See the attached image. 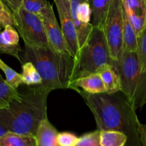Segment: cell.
<instances>
[{"label":"cell","mask_w":146,"mask_h":146,"mask_svg":"<svg viewBox=\"0 0 146 146\" xmlns=\"http://www.w3.org/2000/svg\"><path fill=\"white\" fill-rule=\"evenodd\" d=\"M7 25L17 27V21L14 13L3 0H0V29Z\"/></svg>","instance_id":"cell-22"},{"label":"cell","mask_w":146,"mask_h":146,"mask_svg":"<svg viewBox=\"0 0 146 146\" xmlns=\"http://www.w3.org/2000/svg\"><path fill=\"white\" fill-rule=\"evenodd\" d=\"M22 64L32 63L42 78L44 88L75 91L74 78L77 61L71 54L56 52L49 47H32L24 44L21 52Z\"/></svg>","instance_id":"cell-3"},{"label":"cell","mask_w":146,"mask_h":146,"mask_svg":"<svg viewBox=\"0 0 146 146\" xmlns=\"http://www.w3.org/2000/svg\"><path fill=\"white\" fill-rule=\"evenodd\" d=\"M115 68L121 79V91L135 110L143 108L146 104V71L141 70L136 51H123Z\"/></svg>","instance_id":"cell-5"},{"label":"cell","mask_w":146,"mask_h":146,"mask_svg":"<svg viewBox=\"0 0 146 146\" xmlns=\"http://www.w3.org/2000/svg\"><path fill=\"white\" fill-rule=\"evenodd\" d=\"M100 134L101 131L98 129L84 134L78 138V141L76 146H101Z\"/></svg>","instance_id":"cell-25"},{"label":"cell","mask_w":146,"mask_h":146,"mask_svg":"<svg viewBox=\"0 0 146 146\" xmlns=\"http://www.w3.org/2000/svg\"><path fill=\"white\" fill-rule=\"evenodd\" d=\"M78 141V137L71 133H58L57 136V143L59 146H76Z\"/></svg>","instance_id":"cell-28"},{"label":"cell","mask_w":146,"mask_h":146,"mask_svg":"<svg viewBox=\"0 0 146 146\" xmlns=\"http://www.w3.org/2000/svg\"><path fill=\"white\" fill-rule=\"evenodd\" d=\"M21 97L0 109V125L7 131L35 136L40 122L47 118V98L51 91L41 85L26 86Z\"/></svg>","instance_id":"cell-2"},{"label":"cell","mask_w":146,"mask_h":146,"mask_svg":"<svg viewBox=\"0 0 146 146\" xmlns=\"http://www.w3.org/2000/svg\"><path fill=\"white\" fill-rule=\"evenodd\" d=\"M76 91L80 88L90 94H101L106 92L104 81L99 73H95L79 78L75 82Z\"/></svg>","instance_id":"cell-13"},{"label":"cell","mask_w":146,"mask_h":146,"mask_svg":"<svg viewBox=\"0 0 146 146\" xmlns=\"http://www.w3.org/2000/svg\"><path fill=\"white\" fill-rule=\"evenodd\" d=\"M58 17L61 21V28L66 42L70 54L76 58L80 52V46L75 24L71 11L69 0H54Z\"/></svg>","instance_id":"cell-10"},{"label":"cell","mask_w":146,"mask_h":146,"mask_svg":"<svg viewBox=\"0 0 146 146\" xmlns=\"http://www.w3.org/2000/svg\"><path fill=\"white\" fill-rule=\"evenodd\" d=\"M123 25L122 0H112L103 29L111 56L115 61L120 59L123 51Z\"/></svg>","instance_id":"cell-7"},{"label":"cell","mask_w":146,"mask_h":146,"mask_svg":"<svg viewBox=\"0 0 146 146\" xmlns=\"http://www.w3.org/2000/svg\"><path fill=\"white\" fill-rule=\"evenodd\" d=\"M7 132H8V131H7L2 125H0V137H1V135H4V134H5Z\"/></svg>","instance_id":"cell-31"},{"label":"cell","mask_w":146,"mask_h":146,"mask_svg":"<svg viewBox=\"0 0 146 146\" xmlns=\"http://www.w3.org/2000/svg\"><path fill=\"white\" fill-rule=\"evenodd\" d=\"M0 69L4 73L6 76V81L10 86L17 89L19 86L23 85L21 74L17 73L11 67L7 65L1 59V58H0Z\"/></svg>","instance_id":"cell-21"},{"label":"cell","mask_w":146,"mask_h":146,"mask_svg":"<svg viewBox=\"0 0 146 146\" xmlns=\"http://www.w3.org/2000/svg\"><path fill=\"white\" fill-rule=\"evenodd\" d=\"M138 131H139L140 139L143 146H146V124H142L138 122Z\"/></svg>","instance_id":"cell-30"},{"label":"cell","mask_w":146,"mask_h":146,"mask_svg":"<svg viewBox=\"0 0 146 146\" xmlns=\"http://www.w3.org/2000/svg\"><path fill=\"white\" fill-rule=\"evenodd\" d=\"M128 138L123 133L116 131H101V146H125Z\"/></svg>","instance_id":"cell-18"},{"label":"cell","mask_w":146,"mask_h":146,"mask_svg":"<svg viewBox=\"0 0 146 146\" xmlns=\"http://www.w3.org/2000/svg\"><path fill=\"white\" fill-rule=\"evenodd\" d=\"M76 59L77 65L74 87L75 82L79 78L95 73H101L108 68H115L116 61L111 56L102 28L93 27L86 44L80 49Z\"/></svg>","instance_id":"cell-4"},{"label":"cell","mask_w":146,"mask_h":146,"mask_svg":"<svg viewBox=\"0 0 146 146\" xmlns=\"http://www.w3.org/2000/svg\"><path fill=\"white\" fill-rule=\"evenodd\" d=\"M99 74L104 81L106 93L113 94L121 91V79L115 68H108Z\"/></svg>","instance_id":"cell-20"},{"label":"cell","mask_w":146,"mask_h":146,"mask_svg":"<svg viewBox=\"0 0 146 146\" xmlns=\"http://www.w3.org/2000/svg\"><path fill=\"white\" fill-rule=\"evenodd\" d=\"M130 22L139 34L146 26V0H122Z\"/></svg>","instance_id":"cell-11"},{"label":"cell","mask_w":146,"mask_h":146,"mask_svg":"<svg viewBox=\"0 0 146 146\" xmlns=\"http://www.w3.org/2000/svg\"><path fill=\"white\" fill-rule=\"evenodd\" d=\"M48 3L47 0H22L21 7L27 11L39 14Z\"/></svg>","instance_id":"cell-26"},{"label":"cell","mask_w":146,"mask_h":146,"mask_svg":"<svg viewBox=\"0 0 146 146\" xmlns=\"http://www.w3.org/2000/svg\"><path fill=\"white\" fill-rule=\"evenodd\" d=\"M137 54L142 71H146V26L138 35Z\"/></svg>","instance_id":"cell-23"},{"label":"cell","mask_w":146,"mask_h":146,"mask_svg":"<svg viewBox=\"0 0 146 146\" xmlns=\"http://www.w3.org/2000/svg\"><path fill=\"white\" fill-rule=\"evenodd\" d=\"M21 48L19 45H11L8 44L2 36V31H0V54H9L17 58L21 64L22 61L21 58Z\"/></svg>","instance_id":"cell-24"},{"label":"cell","mask_w":146,"mask_h":146,"mask_svg":"<svg viewBox=\"0 0 146 146\" xmlns=\"http://www.w3.org/2000/svg\"><path fill=\"white\" fill-rule=\"evenodd\" d=\"M80 49L86 44L93 29L92 10L88 0H69Z\"/></svg>","instance_id":"cell-8"},{"label":"cell","mask_w":146,"mask_h":146,"mask_svg":"<svg viewBox=\"0 0 146 146\" xmlns=\"http://www.w3.org/2000/svg\"><path fill=\"white\" fill-rule=\"evenodd\" d=\"M0 146H36L35 136L6 133L0 137Z\"/></svg>","instance_id":"cell-16"},{"label":"cell","mask_w":146,"mask_h":146,"mask_svg":"<svg viewBox=\"0 0 146 146\" xmlns=\"http://www.w3.org/2000/svg\"><path fill=\"white\" fill-rule=\"evenodd\" d=\"M9 7L13 13H15L21 7L22 0H3Z\"/></svg>","instance_id":"cell-29"},{"label":"cell","mask_w":146,"mask_h":146,"mask_svg":"<svg viewBox=\"0 0 146 146\" xmlns=\"http://www.w3.org/2000/svg\"><path fill=\"white\" fill-rule=\"evenodd\" d=\"M2 36L8 44L11 45H19V32L14 26L7 25L2 31Z\"/></svg>","instance_id":"cell-27"},{"label":"cell","mask_w":146,"mask_h":146,"mask_svg":"<svg viewBox=\"0 0 146 146\" xmlns=\"http://www.w3.org/2000/svg\"><path fill=\"white\" fill-rule=\"evenodd\" d=\"M39 15L44 23L49 48L60 54H70L62 30L58 25L52 5L49 2L41 10Z\"/></svg>","instance_id":"cell-9"},{"label":"cell","mask_w":146,"mask_h":146,"mask_svg":"<svg viewBox=\"0 0 146 146\" xmlns=\"http://www.w3.org/2000/svg\"><path fill=\"white\" fill-rule=\"evenodd\" d=\"M58 134L48 118H44L40 122L35 135L36 146H59L57 143Z\"/></svg>","instance_id":"cell-12"},{"label":"cell","mask_w":146,"mask_h":146,"mask_svg":"<svg viewBox=\"0 0 146 146\" xmlns=\"http://www.w3.org/2000/svg\"><path fill=\"white\" fill-rule=\"evenodd\" d=\"M92 10L91 24L93 27L102 28L112 0H88Z\"/></svg>","instance_id":"cell-15"},{"label":"cell","mask_w":146,"mask_h":146,"mask_svg":"<svg viewBox=\"0 0 146 146\" xmlns=\"http://www.w3.org/2000/svg\"><path fill=\"white\" fill-rule=\"evenodd\" d=\"M123 51L135 52L138 47V34L130 22L123 7Z\"/></svg>","instance_id":"cell-14"},{"label":"cell","mask_w":146,"mask_h":146,"mask_svg":"<svg viewBox=\"0 0 146 146\" xmlns=\"http://www.w3.org/2000/svg\"><path fill=\"white\" fill-rule=\"evenodd\" d=\"M16 29L24 44L32 47H49L44 23L39 14L26 11L21 7L14 13Z\"/></svg>","instance_id":"cell-6"},{"label":"cell","mask_w":146,"mask_h":146,"mask_svg":"<svg viewBox=\"0 0 146 146\" xmlns=\"http://www.w3.org/2000/svg\"><path fill=\"white\" fill-rule=\"evenodd\" d=\"M21 76L22 83L24 86H37L42 84V78L34 64L30 61L21 64Z\"/></svg>","instance_id":"cell-19"},{"label":"cell","mask_w":146,"mask_h":146,"mask_svg":"<svg viewBox=\"0 0 146 146\" xmlns=\"http://www.w3.org/2000/svg\"><path fill=\"white\" fill-rule=\"evenodd\" d=\"M21 97L20 93L8 84L0 75V109L6 108L10 103Z\"/></svg>","instance_id":"cell-17"},{"label":"cell","mask_w":146,"mask_h":146,"mask_svg":"<svg viewBox=\"0 0 146 146\" xmlns=\"http://www.w3.org/2000/svg\"><path fill=\"white\" fill-rule=\"evenodd\" d=\"M78 94L92 113L98 130L123 133L128 138L125 146H143L136 110L122 91L90 94L80 90Z\"/></svg>","instance_id":"cell-1"}]
</instances>
